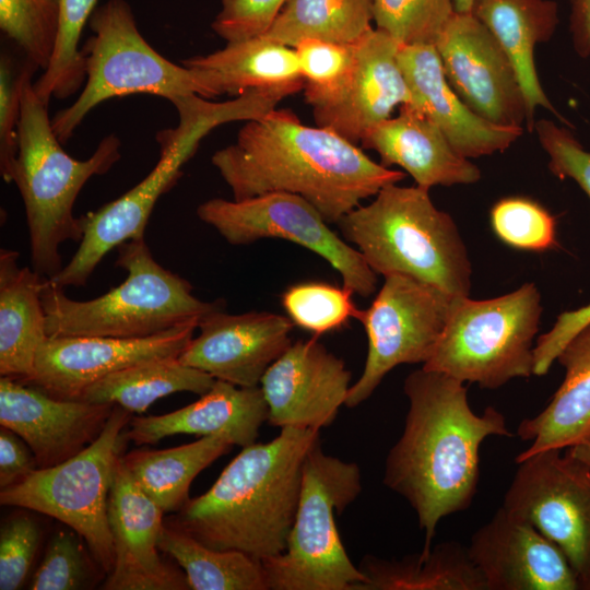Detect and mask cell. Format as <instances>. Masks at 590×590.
<instances>
[{
  "mask_svg": "<svg viewBox=\"0 0 590 590\" xmlns=\"http://www.w3.org/2000/svg\"><path fill=\"white\" fill-rule=\"evenodd\" d=\"M116 249V266L127 272L126 279L96 298L72 299L45 280L48 337L145 338L225 307L223 299L196 297L187 280L154 259L145 239L127 240Z\"/></svg>",
  "mask_w": 590,
  "mask_h": 590,
  "instance_id": "7",
  "label": "cell"
},
{
  "mask_svg": "<svg viewBox=\"0 0 590 590\" xmlns=\"http://www.w3.org/2000/svg\"><path fill=\"white\" fill-rule=\"evenodd\" d=\"M38 68L24 56L17 58L8 50L0 56V173L12 181L17 153V129L25 83Z\"/></svg>",
  "mask_w": 590,
  "mask_h": 590,
  "instance_id": "42",
  "label": "cell"
},
{
  "mask_svg": "<svg viewBox=\"0 0 590 590\" xmlns=\"http://www.w3.org/2000/svg\"><path fill=\"white\" fill-rule=\"evenodd\" d=\"M197 215L231 245H249L263 238L290 240L326 260L353 294L369 297L376 291L377 274L359 251L338 236L320 212L298 194L270 192L244 200L212 198L197 208Z\"/></svg>",
  "mask_w": 590,
  "mask_h": 590,
  "instance_id": "12",
  "label": "cell"
},
{
  "mask_svg": "<svg viewBox=\"0 0 590 590\" xmlns=\"http://www.w3.org/2000/svg\"><path fill=\"white\" fill-rule=\"evenodd\" d=\"M434 46L449 85L474 114L497 126L523 127L527 107L517 71L480 20L455 12Z\"/></svg>",
  "mask_w": 590,
  "mask_h": 590,
  "instance_id": "15",
  "label": "cell"
},
{
  "mask_svg": "<svg viewBox=\"0 0 590 590\" xmlns=\"http://www.w3.org/2000/svg\"><path fill=\"white\" fill-rule=\"evenodd\" d=\"M351 378L343 359L316 338L293 342L260 382L268 423L315 430L331 425L345 403Z\"/></svg>",
  "mask_w": 590,
  "mask_h": 590,
  "instance_id": "20",
  "label": "cell"
},
{
  "mask_svg": "<svg viewBox=\"0 0 590 590\" xmlns=\"http://www.w3.org/2000/svg\"><path fill=\"white\" fill-rule=\"evenodd\" d=\"M399 62L422 109L442 131L452 148L467 158L508 149L523 128L503 127L474 114L449 85L439 55L430 44H401Z\"/></svg>",
  "mask_w": 590,
  "mask_h": 590,
  "instance_id": "23",
  "label": "cell"
},
{
  "mask_svg": "<svg viewBox=\"0 0 590 590\" xmlns=\"http://www.w3.org/2000/svg\"><path fill=\"white\" fill-rule=\"evenodd\" d=\"M114 405L63 400L10 377L0 378V424L32 449L38 469L74 457L102 433Z\"/></svg>",
  "mask_w": 590,
  "mask_h": 590,
  "instance_id": "22",
  "label": "cell"
},
{
  "mask_svg": "<svg viewBox=\"0 0 590 590\" xmlns=\"http://www.w3.org/2000/svg\"><path fill=\"white\" fill-rule=\"evenodd\" d=\"M428 191L390 184L337 225L376 274H402L456 297L469 296L472 266L465 244Z\"/></svg>",
  "mask_w": 590,
  "mask_h": 590,
  "instance_id": "6",
  "label": "cell"
},
{
  "mask_svg": "<svg viewBox=\"0 0 590 590\" xmlns=\"http://www.w3.org/2000/svg\"><path fill=\"white\" fill-rule=\"evenodd\" d=\"M42 530L26 514L12 515L0 530V590L23 587L30 574Z\"/></svg>",
  "mask_w": 590,
  "mask_h": 590,
  "instance_id": "43",
  "label": "cell"
},
{
  "mask_svg": "<svg viewBox=\"0 0 590 590\" xmlns=\"http://www.w3.org/2000/svg\"><path fill=\"white\" fill-rule=\"evenodd\" d=\"M401 43L370 28L354 43L355 60L342 86L311 106L318 127L357 144L365 133L389 119L398 106H415V97L399 62Z\"/></svg>",
  "mask_w": 590,
  "mask_h": 590,
  "instance_id": "17",
  "label": "cell"
},
{
  "mask_svg": "<svg viewBox=\"0 0 590 590\" xmlns=\"http://www.w3.org/2000/svg\"><path fill=\"white\" fill-rule=\"evenodd\" d=\"M120 139L108 134L88 158L70 156L54 131L48 104L27 80L11 179L25 208L32 268L40 275L52 279L62 270L61 244L81 241L83 219L73 214L78 194L90 178L106 174L120 160Z\"/></svg>",
  "mask_w": 590,
  "mask_h": 590,
  "instance_id": "5",
  "label": "cell"
},
{
  "mask_svg": "<svg viewBox=\"0 0 590 590\" xmlns=\"http://www.w3.org/2000/svg\"><path fill=\"white\" fill-rule=\"evenodd\" d=\"M198 323L194 319L145 338L48 337L24 384L58 399L79 400L88 386L115 371L154 358L178 357Z\"/></svg>",
  "mask_w": 590,
  "mask_h": 590,
  "instance_id": "16",
  "label": "cell"
},
{
  "mask_svg": "<svg viewBox=\"0 0 590 590\" xmlns=\"http://www.w3.org/2000/svg\"><path fill=\"white\" fill-rule=\"evenodd\" d=\"M164 511L139 486L121 460L116 462L107 517L115 563L106 576L107 590H190L181 568L162 560L158 541Z\"/></svg>",
  "mask_w": 590,
  "mask_h": 590,
  "instance_id": "19",
  "label": "cell"
},
{
  "mask_svg": "<svg viewBox=\"0 0 590 590\" xmlns=\"http://www.w3.org/2000/svg\"><path fill=\"white\" fill-rule=\"evenodd\" d=\"M590 323V303L557 316L553 327L538 338L534 344V376H544L566 343Z\"/></svg>",
  "mask_w": 590,
  "mask_h": 590,
  "instance_id": "46",
  "label": "cell"
},
{
  "mask_svg": "<svg viewBox=\"0 0 590 590\" xmlns=\"http://www.w3.org/2000/svg\"><path fill=\"white\" fill-rule=\"evenodd\" d=\"M566 451L590 468V434L576 445L566 448Z\"/></svg>",
  "mask_w": 590,
  "mask_h": 590,
  "instance_id": "49",
  "label": "cell"
},
{
  "mask_svg": "<svg viewBox=\"0 0 590 590\" xmlns=\"http://www.w3.org/2000/svg\"><path fill=\"white\" fill-rule=\"evenodd\" d=\"M211 162L234 200L294 193L333 224L405 177L376 163L337 132L304 125L292 110L278 108L247 121L236 140L214 152Z\"/></svg>",
  "mask_w": 590,
  "mask_h": 590,
  "instance_id": "2",
  "label": "cell"
},
{
  "mask_svg": "<svg viewBox=\"0 0 590 590\" xmlns=\"http://www.w3.org/2000/svg\"><path fill=\"white\" fill-rule=\"evenodd\" d=\"M353 292L323 282H305L287 287L281 304L293 323L320 335L358 319L362 309L352 299Z\"/></svg>",
  "mask_w": 590,
  "mask_h": 590,
  "instance_id": "37",
  "label": "cell"
},
{
  "mask_svg": "<svg viewBox=\"0 0 590 590\" xmlns=\"http://www.w3.org/2000/svg\"><path fill=\"white\" fill-rule=\"evenodd\" d=\"M582 590H590V573H589V576L588 578L586 579L583 586H582Z\"/></svg>",
  "mask_w": 590,
  "mask_h": 590,
  "instance_id": "51",
  "label": "cell"
},
{
  "mask_svg": "<svg viewBox=\"0 0 590 590\" xmlns=\"http://www.w3.org/2000/svg\"><path fill=\"white\" fill-rule=\"evenodd\" d=\"M286 0H221L213 32L228 42L261 36L272 26Z\"/></svg>",
  "mask_w": 590,
  "mask_h": 590,
  "instance_id": "45",
  "label": "cell"
},
{
  "mask_svg": "<svg viewBox=\"0 0 590 590\" xmlns=\"http://www.w3.org/2000/svg\"><path fill=\"white\" fill-rule=\"evenodd\" d=\"M38 469L30 446L13 430L0 428V488L4 489L26 479Z\"/></svg>",
  "mask_w": 590,
  "mask_h": 590,
  "instance_id": "47",
  "label": "cell"
},
{
  "mask_svg": "<svg viewBox=\"0 0 590 590\" xmlns=\"http://www.w3.org/2000/svg\"><path fill=\"white\" fill-rule=\"evenodd\" d=\"M569 31L573 46L580 58L590 57V0H569Z\"/></svg>",
  "mask_w": 590,
  "mask_h": 590,
  "instance_id": "48",
  "label": "cell"
},
{
  "mask_svg": "<svg viewBox=\"0 0 590 590\" xmlns=\"http://www.w3.org/2000/svg\"><path fill=\"white\" fill-rule=\"evenodd\" d=\"M88 26L93 34L81 48L84 87L70 106L51 119L61 143L73 135L92 109L115 97L150 94L170 103L190 94L213 98L202 74L172 62L146 42L126 0H107L96 8Z\"/></svg>",
  "mask_w": 590,
  "mask_h": 590,
  "instance_id": "9",
  "label": "cell"
},
{
  "mask_svg": "<svg viewBox=\"0 0 590 590\" xmlns=\"http://www.w3.org/2000/svg\"><path fill=\"white\" fill-rule=\"evenodd\" d=\"M233 446L223 436H202L174 448L132 450L122 453L121 460L164 512L178 511L189 500L193 479Z\"/></svg>",
  "mask_w": 590,
  "mask_h": 590,
  "instance_id": "31",
  "label": "cell"
},
{
  "mask_svg": "<svg viewBox=\"0 0 590 590\" xmlns=\"http://www.w3.org/2000/svg\"><path fill=\"white\" fill-rule=\"evenodd\" d=\"M491 226L507 246L544 252L558 247L556 217L542 204L527 197H506L489 211Z\"/></svg>",
  "mask_w": 590,
  "mask_h": 590,
  "instance_id": "39",
  "label": "cell"
},
{
  "mask_svg": "<svg viewBox=\"0 0 590 590\" xmlns=\"http://www.w3.org/2000/svg\"><path fill=\"white\" fill-rule=\"evenodd\" d=\"M403 391L409 400L404 428L387 456L382 481L415 511L425 555L439 521L471 505L482 442L512 433L497 409L475 413L464 382L444 373L416 369L405 378Z\"/></svg>",
  "mask_w": 590,
  "mask_h": 590,
  "instance_id": "1",
  "label": "cell"
},
{
  "mask_svg": "<svg viewBox=\"0 0 590 590\" xmlns=\"http://www.w3.org/2000/svg\"><path fill=\"white\" fill-rule=\"evenodd\" d=\"M358 568L366 577L363 590H487L468 547L455 541L401 559L368 555Z\"/></svg>",
  "mask_w": 590,
  "mask_h": 590,
  "instance_id": "30",
  "label": "cell"
},
{
  "mask_svg": "<svg viewBox=\"0 0 590 590\" xmlns=\"http://www.w3.org/2000/svg\"><path fill=\"white\" fill-rule=\"evenodd\" d=\"M158 547L184 570L190 590H268L261 560L243 552L209 547L166 523Z\"/></svg>",
  "mask_w": 590,
  "mask_h": 590,
  "instance_id": "33",
  "label": "cell"
},
{
  "mask_svg": "<svg viewBox=\"0 0 590 590\" xmlns=\"http://www.w3.org/2000/svg\"><path fill=\"white\" fill-rule=\"evenodd\" d=\"M294 326L287 316L270 311L227 314L217 309L199 319V335L190 340L178 359L216 380L257 387L292 345Z\"/></svg>",
  "mask_w": 590,
  "mask_h": 590,
  "instance_id": "18",
  "label": "cell"
},
{
  "mask_svg": "<svg viewBox=\"0 0 590 590\" xmlns=\"http://www.w3.org/2000/svg\"><path fill=\"white\" fill-rule=\"evenodd\" d=\"M560 451H540L518 462L502 506L563 551L582 589L590 573V468Z\"/></svg>",
  "mask_w": 590,
  "mask_h": 590,
  "instance_id": "14",
  "label": "cell"
},
{
  "mask_svg": "<svg viewBox=\"0 0 590 590\" xmlns=\"http://www.w3.org/2000/svg\"><path fill=\"white\" fill-rule=\"evenodd\" d=\"M131 418V412L114 405L99 436L81 452L0 491L2 506L44 514L79 533L106 576L115 563L108 496Z\"/></svg>",
  "mask_w": 590,
  "mask_h": 590,
  "instance_id": "11",
  "label": "cell"
},
{
  "mask_svg": "<svg viewBox=\"0 0 590 590\" xmlns=\"http://www.w3.org/2000/svg\"><path fill=\"white\" fill-rule=\"evenodd\" d=\"M0 30L22 56L46 70L60 33L58 0H0Z\"/></svg>",
  "mask_w": 590,
  "mask_h": 590,
  "instance_id": "36",
  "label": "cell"
},
{
  "mask_svg": "<svg viewBox=\"0 0 590 590\" xmlns=\"http://www.w3.org/2000/svg\"><path fill=\"white\" fill-rule=\"evenodd\" d=\"M556 361L565 377L548 404L535 416L523 418L517 435L531 445L516 463L548 449H566L590 434V323L574 335Z\"/></svg>",
  "mask_w": 590,
  "mask_h": 590,
  "instance_id": "27",
  "label": "cell"
},
{
  "mask_svg": "<svg viewBox=\"0 0 590 590\" xmlns=\"http://www.w3.org/2000/svg\"><path fill=\"white\" fill-rule=\"evenodd\" d=\"M281 101V93L274 88L249 91L226 102H211L198 94L174 99L178 123L157 132L156 165L122 196L82 215L80 245L71 260L50 280L61 288L84 286L106 253L127 240L144 239L157 200L179 179L184 165L202 139L221 125L257 119L276 108Z\"/></svg>",
  "mask_w": 590,
  "mask_h": 590,
  "instance_id": "4",
  "label": "cell"
},
{
  "mask_svg": "<svg viewBox=\"0 0 590 590\" xmlns=\"http://www.w3.org/2000/svg\"><path fill=\"white\" fill-rule=\"evenodd\" d=\"M456 296L402 274L385 276L371 305L362 309L368 352L344 405L366 401L385 376L402 364H425L449 320Z\"/></svg>",
  "mask_w": 590,
  "mask_h": 590,
  "instance_id": "13",
  "label": "cell"
},
{
  "mask_svg": "<svg viewBox=\"0 0 590 590\" xmlns=\"http://www.w3.org/2000/svg\"><path fill=\"white\" fill-rule=\"evenodd\" d=\"M82 536L70 530H58L49 540L44 557L35 570L33 590H78L93 588L105 570L85 551Z\"/></svg>",
  "mask_w": 590,
  "mask_h": 590,
  "instance_id": "38",
  "label": "cell"
},
{
  "mask_svg": "<svg viewBox=\"0 0 590 590\" xmlns=\"http://www.w3.org/2000/svg\"><path fill=\"white\" fill-rule=\"evenodd\" d=\"M60 33L49 67L33 83L36 94L47 104L51 97L63 99L78 92L85 82L84 58L80 39L84 26L96 9L97 0H58Z\"/></svg>",
  "mask_w": 590,
  "mask_h": 590,
  "instance_id": "35",
  "label": "cell"
},
{
  "mask_svg": "<svg viewBox=\"0 0 590 590\" xmlns=\"http://www.w3.org/2000/svg\"><path fill=\"white\" fill-rule=\"evenodd\" d=\"M19 252L0 250V375L26 382L48 338L42 292L47 278L19 266Z\"/></svg>",
  "mask_w": 590,
  "mask_h": 590,
  "instance_id": "28",
  "label": "cell"
},
{
  "mask_svg": "<svg viewBox=\"0 0 590 590\" xmlns=\"http://www.w3.org/2000/svg\"><path fill=\"white\" fill-rule=\"evenodd\" d=\"M215 380L209 374L182 364L178 357L154 358L97 380L79 400L119 405L132 414H141L156 400L176 392L202 396Z\"/></svg>",
  "mask_w": 590,
  "mask_h": 590,
  "instance_id": "32",
  "label": "cell"
},
{
  "mask_svg": "<svg viewBox=\"0 0 590 590\" xmlns=\"http://www.w3.org/2000/svg\"><path fill=\"white\" fill-rule=\"evenodd\" d=\"M455 12V0H373L376 28L403 45H435Z\"/></svg>",
  "mask_w": 590,
  "mask_h": 590,
  "instance_id": "40",
  "label": "cell"
},
{
  "mask_svg": "<svg viewBox=\"0 0 590 590\" xmlns=\"http://www.w3.org/2000/svg\"><path fill=\"white\" fill-rule=\"evenodd\" d=\"M361 491L355 462L324 453L321 441L310 449L286 547L261 560L268 590H363L366 577L351 562L334 520Z\"/></svg>",
  "mask_w": 590,
  "mask_h": 590,
  "instance_id": "8",
  "label": "cell"
},
{
  "mask_svg": "<svg viewBox=\"0 0 590 590\" xmlns=\"http://www.w3.org/2000/svg\"><path fill=\"white\" fill-rule=\"evenodd\" d=\"M542 316L534 283L489 299L456 297L449 320L423 368L484 389L533 375Z\"/></svg>",
  "mask_w": 590,
  "mask_h": 590,
  "instance_id": "10",
  "label": "cell"
},
{
  "mask_svg": "<svg viewBox=\"0 0 590 590\" xmlns=\"http://www.w3.org/2000/svg\"><path fill=\"white\" fill-rule=\"evenodd\" d=\"M268 405L260 386L238 387L215 380L196 402L163 415L132 417L125 435L135 445H154L177 434L223 436L233 445L255 444L268 421Z\"/></svg>",
  "mask_w": 590,
  "mask_h": 590,
  "instance_id": "24",
  "label": "cell"
},
{
  "mask_svg": "<svg viewBox=\"0 0 590 590\" xmlns=\"http://www.w3.org/2000/svg\"><path fill=\"white\" fill-rule=\"evenodd\" d=\"M371 21L373 0H286L261 36L293 48L307 38L353 44Z\"/></svg>",
  "mask_w": 590,
  "mask_h": 590,
  "instance_id": "34",
  "label": "cell"
},
{
  "mask_svg": "<svg viewBox=\"0 0 590 590\" xmlns=\"http://www.w3.org/2000/svg\"><path fill=\"white\" fill-rule=\"evenodd\" d=\"M468 552L487 590H580L563 551L503 506L471 536Z\"/></svg>",
  "mask_w": 590,
  "mask_h": 590,
  "instance_id": "21",
  "label": "cell"
},
{
  "mask_svg": "<svg viewBox=\"0 0 590 590\" xmlns=\"http://www.w3.org/2000/svg\"><path fill=\"white\" fill-rule=\"evenodd\" d=\"M320 430L283 427L266 444H251L214 484L189 499L166 524L216 550L263 560L281 554L293 526L303 465Z\"/></svg>",
  "mask_w": 590,
  "mask_h": 590,
  "instance_id": "3",
  "label": "cell"
},
{
  "mask_svg": "<svg viewBox=\"0 0 590 590\" xmlns=\"http://www.w3.org/2000/svg\"><path fill=\"white\" fill-rule=\"evenodd\" d=\"M304 79L305 102L311 106L322 102L345 82L351 73L355 49L341 44L307 38L294 47Z\"/></svg>",
  "mask_w": 590,
  "mask_h": 590,
  "instance_id": "41",
  "label": "cell"
},
{
  "mask_svg": "<svg viewBox=\"0 0 590 590\" xmlns=\"http://www.w3.org/2000/svg\"><path fill=\"white\" fill-rule=\"evenodd\" d=\"M363 148L377 152L385 167L400 166L416 186L469 185L481 178V170L459 154L438 126L416 106L403 105L394 118L368 130Z\"/></svg>",
  "mask_w": 590,
  "mask_h": 590,
  "instance_id": "25",
  "label": "cell"
},
{
  "mask_svg": "<svg viewBox=\"0 0 590 590\" xmlns=\"http://www.w3.org/2000/svg\"><path fill=\"white\" fill-rule=\"evenodd\" d=\"M180 63L202 74L213 98L305 84L295 49L264 36L228 42L222 49Z\"/></svg>",
  "mask_w": 590,
  "mask_h": 590,
  "instance_id": "29",
  "label": "cell"
},
{
  "mask_svg": "<svg viewBox=\"0 0 590 590\" xmlns=\"http://www.w3.org/2000/svg\"><path fill=\"white\" fill-rule=\"evenodd\" d=\"M473 0H455V10L458 13H468L471 11Z\"/></svg>",
  "mask_w": 590,
  "mask_h": 590,
  "instance_id": "50",
  "label": "cell"
},
{
  "mask_svg": "<svg viewBox=\"0 0 590 590\" xmlns=\"http://www.w3.org/2000/svg\"><path fill=\"white\" fill-rule=\"evenodd\" d=\"M534 129L548 155L551 173L562 180H575L590 199V151L583 149L566 126L542 119L535 122Z\"/></svg>",
  "mask_w": 590,
  "mask_h": 590,
  "instance_id": "44",
  "label": "cell"
},
{
  "mask_svg": "<svg viewBox=\"0 0 590 590\" xmlns=\"http://www.w3.org/2000/svg\"><path fill=\"white\" fill-rule=\"evenodd\" d=\"M470 12L493 33L514 63L526 101L528 130L534 129L538 106L573 127L545 95L534 62L535 46L548 42L559 23L558 4L554 0H473Z\"/></svg>",
  "mask_w": 590,
  "mask_h": 590,
  "instance_id": "26",
  "label": "cell"
}]
</instances>
